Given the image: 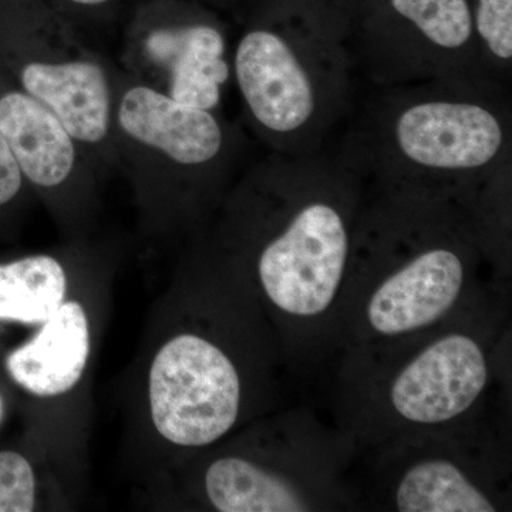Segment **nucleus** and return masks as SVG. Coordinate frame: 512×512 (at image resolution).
<instances>
[{
  "label": "nucleus",
  "instance_id": "19",
  "mask_svg": "<svg viewBox=\"0 0 512 512\" xmlns=\"http://www.w3.org/2000/svg\"><path fill=\"white\" fill-rule=\"evenodd\" d=\"M30 192L18 161L0 136V234L9 227Z\"/></svg>",
  "mask_w": 512,
  "mask_h": 512
},
{
  "label": "nucleus",
  "instance_id": "9",
  "mask_svg": "<svg viewBox=\"0 0 512 512\" xmlns=\"http://www.w3.org/2000/svg\"><path fill=\"white\" fill-rule=\"evenodd\" d=\"M43 0H0V62L62 121L99 173L116 168L113 67Z\"/></svg>",
  "mask_w": 512,
  "mask_h": 512
},
{
  "label": "nucleus",
  "instance_id": "20",
  "mask_svg": "<svg viewBox=\"0 0 512 512\" xmlns=\"http://www.w3.org/2000/svg\"><path fill=\"white\" fill-rule=\"evenodd\" d=\"M113 0H56L57 12H64L63 16L72 25V19L82 20L83 18H94L100 15Z\"/></svg>",
  "mask_w": 512,
  "mask_h": 512
},
{
  "label": "nucleus",
  "instance_id": "16",
  "mask_svg": "<svg viewBox=\"0 0 512 512\" xmlns=\"http://www.w3.org/2000/svg\"><path fill=\"white\" fill-rule=\"evenodd\" d=\"M488 261L500 274L511 272L512 157L453 200Z\"/></svg>",
  "mask_w": 512,
  "mask_h": 512
},
{
  "label": "nucleus",
  "instance_id": "8",
  "mask_svg": "<svg viewBox=\"0 0 512 512\" xmlns=\"http://www.w3.org/2000/svg\"><path fill=\"white\" fill-rule=\"evenodd\" d=\"M259 456L222 454L202 476L212 510L220 512L339 511L357 507L352 441L309 410L281 414Z\"/></svg>",
  "mask_w": 512,
  "mask_h": 512
},
{
  "label": "nucleus",
  "instance_id": "7",
  "mask_svg": "<svg viewBox=\"0 0 512 512\" xmlns=\"http://www.w3.org/2000/svg\"><path fill=\"white\" fill-rule=\"evenodd\" d=\"M498 419L356 450L357 507L399 512L510 510L511 457Z\"/></svg>",
  "mask_w": 512,
  "mask_h": 512
},
{
  "label": "nucleus",
  "instance_id": "10",
  "mask_svg": "<svg viewBox=\"0 0 512 512\" xmlns=\"http://www.w3.org/2000/svg\"><path fill=\"white\" fill-rule=\"evenodd\" d=\"M350 43L357 73L372 86L493 83L481 69L467 0H379L353 23Z\"/></svg>",
  "mask_w": 512,
  "mask_h": 512
},
{
  "label": "nucleus",
  "instance_id": "6",
  "mask_svg": "<svg viewBox=\"0 0 512 512\" xmlns=\"http://www.w3.org/2000/svg\"><path fill=\"white\" fill-rule=\"evenodd\" d=\"M111 143L153 227L198 224L244 170L248 138L222 111L177 103L113 67Z\"/></svg>",
  "mask_w": 512,
  "mask_h": 512
},
{
  "label": "nucleus",
  "instance_id": "17",
  "mask_svg": "<svg viewBox=\"0 0 512 512\" xmlns=\"http://www.w3.org/2000/svg\"><path fill=\"white\" fill-rule=\"evenodd\" d=\"M481 69L490 82L510 89L512 0H467Z\"/></svg>",
  "mask_w": 512,
  "mask_h": 512
},
{
  "label": "nucleus",
  "instance_id": "1",
  "mask_svg": "<svg viewBox=\"0 0 512 512\" xmlns=\"http://www.w3.org/2000/svg\"><path fill=\"white\" fill-rule=\"evenodd\" d=\"M366 185L336 151L268 153L220 207L214 254L261 299L296 382H319L335 350Z\"/></svg>",
  "mask_w": 512,
  "mask_h": 512
},
{
  "label": "nucleus",
  "instance_id": "22",
  "mask_svg": "<svg viewBox=\"0 0 512 512\" xmlns=\"http://www.w3.org/2000/svg\"><path fill=\"white\" fill-rule=\"evenodd\" d=\"M210 2H222V0H210Z\"/></svg>",
  "mask_w": 512,
  "mask_h": 512
},
{
  "label": "nucleus",
  "instance_id": "2",
  "mask_svg": "<svg viewBox=\"0 0 512 512\" xmlns=\"http://www.w3.org/2000/svg\"><path fill=\"white\" fill-rule=\"evenodd\" d=\"M508 285L453 201L366 187L330 363L426 332Z\"/></svg>",
  "mask_w": 512,
  "mask_h": 512
},
{
  "label": "nucleus",
  "instance_id": "12",
  "mask_svg": "<svg viewBox=\"0 0 512 512\" xmlns=\"http://www.w3.org/2000/svg\"><path fill=\"white\" fill-rule=\"evenodd\" d=\"M245 370L211 333L183 332L168 339L148 375L151 420L160 436L190 450L225 439L245 413Z\"/></svg>",
  "mask_w": 512,
  "mask_h": 512
},
{
  "label": "nucleus",
  "instance_id": "18",
  "mask_svg": "<svg viewBox=\"0 0 512 512\" xmlns=\"http://www.w3.org/2000/svg\"><path fill=\"white\" fill-rule=\"evenodd\" d=\"M37 481L29 458L9 448L0 450V512L36 510Z\"/></svg>",
  "mask_w": 512,
  "mask_h": 512
},
{
  "label": "nucleus",
  "instance_id": "5",
  "mask_svg": "<svg viewBox=\"0 0 512 512\" xmlns=\"http://www.w3.org/2000/svg\"><path fill=\"white\" fill-rule=\"evenodd\" d=\"M352 25L336 0H255L231 49L242 120L269 153L309 156L356 100Z\"/></svg>",
  "mask_w": 512,
  "mask_h": 512
},
{
  "label": "nucleus",
  "instance_id": "15",
  "mask_svg": "<svg viewBox=\"0 0 512 512\" xmlns=\"http://www.w3.org/2000/svg\"><path fill=\"white\" fill-rule=\"evenodd\" d=\"M69 275L60 256L0 261V323L40 326L66 301Z\"/></svg>",
  "mask_w": 512,
  "mask_h": 512
},
{
  "label": "nucleus",
  "instance_id": "3",
  "mask_svg": "<svg viewBox=\"0 0 512 512\" xmlns=\"http://www.w3.org/2000/svg\"><path fill=\"white\" fill-rule=\"evenodd\" d=\"M508 293L412 338L340 353L328 382L333 424L355 450L498 419Z\"/></svg>",
  "mask_w": 512,
  "mask_h": 512
},
{
  "label": "nucleus",
  "instance_id": "4",
  "mask_svg": "<svg viewBox=\"0 0 512 512\" xmlns=\"http://www.w3.org/2000/svg\"><path fill=\"white\" fill-rule=\"evenodd\" d=\"M372 87L355 100L336 151L366 187L453 201L512 157L510 89L458 80Z\"/></svg>",
  "mask_w": 512,
  "mask_h": 512
},
{
  "label": "nucleus",
  "instance_id": "21",
  "mask_svg": "<svg viewBox=\"0 0 512 512\" xmlns=\"http://www.w3.org/2000/svg\"><path fill=\"white\" fill-rule=\"evenodd\" d=\"M377 2H379V0H336L339 8L348 16L350 25H353V23L357 22L362 16H365Z\"/></svg>",
  "mask_w": 512,
  "mask_h": 512
},
{
  "label": "nucleus",
  "instance_id": "14",
  "mask_svg": "<svg viewBox=\"0 0 512 512\" xmlns=\"http://www.w3.org/2000/svg\"><path fill=\"white\" fill-rule=\"evenodd\" d=\"M90 346L86 309L77 301H64L32 339L6 356L5 369L13 382L33 396H60L82 379Z\"/></svg>",
  "mask_w": 512,
  "mask_h": 512
},
{
  "label": "nucleus",
  "instance_id": "11",
  "mask_svg": "<svg viewBox=\"0 0 512 512\" xmlns=\"http://www.w3.org/2000/svg\"><path fill=\"white\" fill-rule=\"evenodd\" d=\"M120 69L177 103L222 111L232 83L227 28L195 0H151L128 26Z\"/></svg>",
  "mask_w": 512,
  "mask_h": 512
},
{
  "label": "nucleus",
  "instance_id": "13",
  "mask_svg": "<svg viewBox=\"0 0 512 512\" xmlns=\"http://www.w3.org/2000/svg\"><path fill=\"white\" fill-rule=\"evenodd\" d=\"M0 136L18 161L30 191L73 224L94 200L97 170L66 126L30 96L0 62Z\"/></svg>",
  "mask_w": 512,
  "mask_h": 512
}]
</instances>
